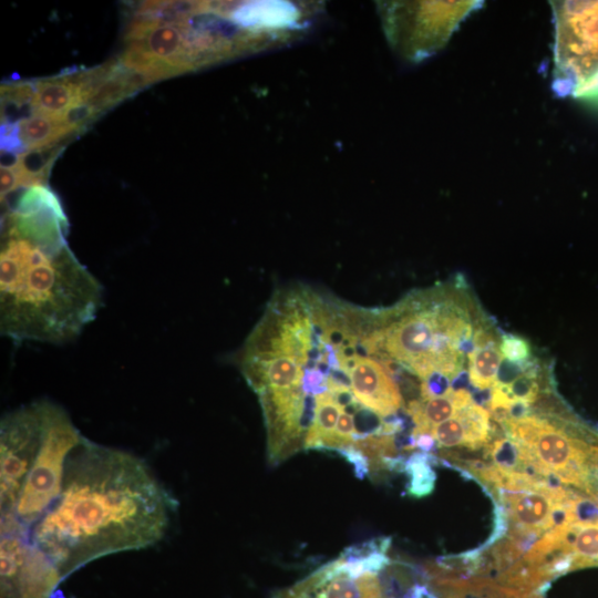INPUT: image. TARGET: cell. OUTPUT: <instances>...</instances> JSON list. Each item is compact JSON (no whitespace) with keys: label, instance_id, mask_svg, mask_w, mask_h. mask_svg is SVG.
Instances as JSON below:
<instances>
[{"label":"cell","instance_id":"277c9868","mask_svg":"<svg viewBox=\"0 0 598 598\" xmlns=\"http://www.w3.org/2000/svg\"><path fill=\"white\" fill-rule=\"evenodd\" d=\"M516 448L524 473L557 480L598 501V442L577 426L525 413L498 422Z\"/></svg>","mask_w":598,"mask_h":598},{"label":"cell","instance_id":"3957f363","mask_svg":"<svg viewBox=\"0 0 598 598\" xmlns=\"http://www.w3.org/2000/svg\"><path fill=\"white\" fill-rule=\"evenodd\" d=\"M458 288L414 292L395 306L363 309L360 341L388 369L396 365L422 381L455 379L484 321Z\"/></svg>","mask_w":598,"mask_h":598},{"label":"cell","instance_id":"ba28073f","mask_svg":"<svg viewBox=\"0 0 598 598\" xmlns=\"http://www.w3.org/2000/svg\"><path fill=\"white\" fill-rule=\"evenodd\" d=\"M60 578L56 567L29 537L19 547L13 576L1 581L2 592L12 598H50Z\"/></svg>","mask_w":598,"mask_h":598},{"label":"cell","instance_id":"4fadbf2b","mask_svg":"<svg viewBox=\"0 0 598 598\" xmlns=\"http://www.w3.org/2000/svg\"><path fill=\"white\" fill-rule=\"evenodd\" d=\"M316 410L312 424L307 433L305 448H327L338 419L344 408L329 392L315 398Z\"/></svg>","mask_w":598,"mask_h":598},{"label":"cell","instance_id":"7a4b0ae2","mask_svg":"<svg viewBox=\"0 0 598 598\" xmlns=\"http://www.w3.org/2000/svg\"><path fill=\"white\" fill-rule=\"evenodd\" d=\"M1 333L14 340L66 342L102 303V286L76 259L65 235L31 239L2 234Z\"/></svg>","mask_w":598,"mask_h":598},{"label":"cell","instance_id":"8992f818","mask_svg":"<svg viewBox=\"0 0 598 598\" xmlns=\"http://www.w3.org/2000/svg\"><path fill=\"white\" fill-rule=\"evenodd\" d=\"M42 437L31 468L23 482L11 514L20 525L31 530L58 498L68 458L84 436L68 413L50 401H41Z\"/></svg>","mask_w":598,"mask_h":598},{"label":"cell","instance_id":"ffe728a7","mask_svg":"<svg viewBox=\"0 0 598 598\" xmlns=\"http://www.w3.org/2000/svg\"><path fill=\"white\" fill-rule=\"evenodd\" d=\"M337 452L352 464L354 474L358 478L362 480L370 473L368 457L353 445L339 448Z\"/></svg>","mask_w":598,"mask_h":598},{"label":"cell","instance_id":"9a60e30c","mask_svg":"<svg viewBox=\"0 0 598 598\" xmlns=\"http://www.w3.org/2000/svg\"><path fill=\"white\" fill-rule=\"evenodd\" d=\"M19 125L27 151L53 146L70 136L56 118L42 114L34 113L19 122Z\"/></svg>","mask_w":598,"mask_h":598},{"label":"cell","instance_id":"2e32d148","mask_svg":"<svg viewBox=\"0 0 598 598\" xmlns=\"http://www.w3.org/2000/svg\"><path fill=\"white\" fill-rule=\"evenodd\" d=\"M433 456L425 452H414L405 460L404 471L410 477L408 493L414 497L430 495L434 489L435 473L431 467Z\"/></svg>","mask_w":598,"mask_h":598},{"label":"cell","instance_id":"7402d4cb","mask_svg":"<svg viewBox=\"0 0 598 598\" xmlns=\"http://www.w3.org/2000/svg\"><path fill=\"white\" fill-rule=\"evenodd\" d=\"M18 154L1 151L0 163L1 167L16 168L19 163Z\"/></svg>","mask_w":598,"mask_h":598},{"label":"cell","instance_id":"603a6c76","mask_svg":"<svg viewBox=\"0 0 598 598\" xmlns=\"http://www.w3.org/2000/svg\"><path fill=\"white\" fill-rule=\"evenodd\" d=\"M3 598V597H2Z\"/></svg>","mask_w":598,"mask_h":598},{"label":"cell","instance_id":"30bf717a","mask_svg":"<svg viewBox=\"0 0 598 598\" xmlns=\"http://www.w3.org/2000/svg\"><path fill=\"white\" fill-rule=\"evenodd\" d=\"M473 401L466 389H453L452 386L436 396L411 400L406 405V412L414 423L411 436L431 434L436 425L448 420Z\"/></svg>","mask_w":598,"mask_h":598},{"label":"cell","instance_id":"5bb4252c","mask_svg":"<svg viewBox=\"0 0 598 598\" xmlns=\"http://www.w3.org/2000/svg\"><path fill=\"white\" fill-rule=\"evenodd\" d=\"M64 145H53L43 148L28 150L19 156V163L13 168L18 175L19 187L47 185L53 163L63 152Z\"/></svg>","mask_w":598,"mask_h":598},{"label":"cell","instance_id":"44dd1931","mask_svg":"<svg viewBox=\"0 0 598 598\" xmlns=\"http://www.w3.org/2000/svg\"><path fill=\"white\" fill-rule=\"evenodd\" d=\"M0 190L1 195L9 193L10 190L19 187V179L16 171L13 168L0 169Z\"/></svg>","mask_w":598,"mask_h":598},{"label":"cell","instance_id":"d6986e66","mask_svg":"<svg viewBox=\"0 0 598 598\" xmlns=\"http://www.w3.org/2000/svg\"><path fill=\"white\" fill-rule=\"evenodd\" d=\"M0 136L1 151L18 155L27 152L19 123H1Z\"/></svg>","mask_w":598,"mask_h":598},{"label":"cell","instance_id":"52a82bcc","mask_svg":"<svg viewBox=\"0 0 598 598\" xmlns=\"http://www.w3.org/2000/svg\"><path fill=\"white\" fill-rule=\"evenodd\" d=\"M0 433V503L3 516L12 513L41 443V401L6 414Z\"/></svg>","mask_w":598,"mask_h":598},{"label":"cell","instance_id":"7c38bea8","mask_svg":"<svg viewBox=\"0 0 598 598\" xmlns=\"http://www.w3.org/2000/svg\"><path fill=\"white\" fill-rule=\"evenodd\" d=\"M80 102L82 101L76 72L35 82L33 114L56 117Z\"/></svg>","mask_w":598,"mask_h":598},{"label":"cell","instance_id":"5b68a950","mask_svg":"<svg viewBox=\"0 0 598 598\" xmlns=\"http://www.w3.org/2000/svg\"><path fill=\"white\" fill-rule=\"evenodd\" d=\"M551 87L558 96L598 99V1H550Z\"/></svg>","mask_w":598,"mask_h":598},{"label":"cell","instance_id":"8fae6325","mask_svg":"<svg viewBox=\"0 0 598 598\" xmlns=\"http://www.w3.org/2000/svg\"><path fill=\"white\" fill-rule=\"evenodd\" d=\"M468 380L478 390L491 389L503 362L499 342L491 327L485 323L474 334L473 348L466 354Z\"/></svg>","mask_w":598,"mask_h":598},{"label":"cell","instance_id":"9c48e42d","mask_svg":"<svg viewBox=\"0 0 598 598\" xmlns=\"http://www.w3.org/2000/svg\"><path fill=\"white\" fill-rule=\"evenodd\" d=\"M431 435L439 447L481 448L493 439L491 414L473 401L452 417L436 425L431 431Z\"/></svg>","mask_w":598,"mask_h":598},{"label":"cell","instance_id":"ac0fdd59","mask_svg":"<svg viewBox=\"0 0 598 598\" xmlns=\"http://www.w3.org/2000/svg\"><path fill=\"white\" fill-rule=\"evenodd\" d=\"M499 350L504 360L515 364H522L532 359L530 343L515 333L501 336Z\"/></svg>","mask_w":598,"mask_h":598},{"label":"cell","instance_id":"6da1fadb","mask_svg":"<svg viewBox=\"0 0 598 598\" xmlns=\"http://www.w3.org/2000/svg\"><path fill=\"white\" fill-rule=\"evenodd\" d=\"M177 502L131 453L83 439L55 502L30 540L62 575L96 558L147 548L166 534Z\"/></svg>","mask_w":598,"mask_h":598},{"label":"cell","instance_id":"e0dca14e","mask_svg":"<svg viewBox=\"0 0 598 598\" xmlns=\"http://www.w3.org/2000/svg\"><path fill=\"white\" fill-rule=\"evenodd\" d=\"M101 111L86 102H80L71 105L61 115L54 117L71 135L79 130H83L92 122Z\"/></svg>","mask_w":598,"mask_h":598}]
</instances>
